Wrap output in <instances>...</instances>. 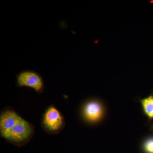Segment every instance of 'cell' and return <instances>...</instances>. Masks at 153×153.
Listing matches in <instances>:
<instances>
[{"mask_svg":"<svg viewBox=\"0 0 153 153\" xmlns=\"http://www.w3.org/2000/svg\"><path fill=\"white\" fill-rule=\"evenodd\" d=\"M145 151L147 153H153V138L148 140L144 145Z\"/></svg>","mask_w":153,"mask_h":153,"instance_id":"52a82bcc","label":"cell"},{"mask_svg":"<svg viewBox=\"0 0 153 153\" xmlns=\"http://www.w3.org/2000/svg\"><path fill=\"white\" fill-rule=\"evenodd\" d=\"M102 114L101 105L96 101L88 102L83 109V114L85 118L91 122H95L101 117Z\"/></svg>","mask_w":153,"mask_h":153,"instance_id":"5b68a950","label":"cell"},{"mask_svg":"<svg viewBox=\"0 0 153 153\" xmlns=\"http://www.w3.org/2000/svg\"><path fill=\"white\" fill-rule=\"evenodd\" d=\"M18 87H27L33 88L39 94L43 93L44 83L42 76L32 70H24L19 73L16 77Z\"/></svg>","mask_w":153,"mask_h":153,"instance_id":"3957f363","label":"cell"},{"mask_svg":"<svg viewBox=\"0 0 153 153\" xmlns=\"http://www.w3.org/2000/svg\"><path fill=\"white\" fill-rule=\"evenodd\" d=\"M144 111L150 118H153V97L152 96L141 100Z\"/></svg>","mask_w":153,"mask_h":153,"instance_id":"8992f818","label":"cell"},{"mask_svg":"<svg viewBox=\"0 0 153 153\" xmlns=\"http://www.w3.org/2000/svg\"><path fill=\"white\" fill-rule=\"evenodd\" d=\"M35 132L34 126L22 118L12 129L5 140L15 146L21 147L30 141Z\"/></svg>","mask_w":153,"mask_h":153,"instance_id":"7a4b0ae2","label":"cell"},{"mask_svg":"<svg viewBox=\"0 0 153 153\" xmlns=\"http://www.w3.org/2000/svg\"><path fill=\"white\" fill-rule=\"evenodd\" d=\"M64 117L54 105L45 110L41 120V126L44 131L50 134L60 133L65 127Z\"/></svg>","mask_w":153,"mask_h":153,"instance_id":"6da1fadb","label":"cell"},{"mask_svg":"<svg viewBox=\"0 0 153 153\" xmlns=\"http://www.w3.org/2000/svg\"><path fill=\"white\" fill-rule=\"evenodd\" d=\"M22 117L11 107H7L0 114V135L6 139L10 132Z\"/></svg>","mask_w":153,"mask_h":153,"instance_id":"277c9868","label":"cell"}]
</instances>
